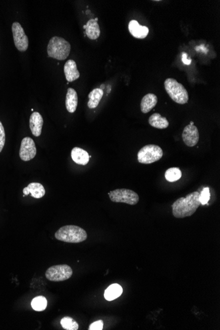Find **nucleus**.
I'll return each instance as SVG.
<instances>
[{
    "label": "nucleus",
    "mask_w": 220,
    "mask_h": 330,
    "mask_svg": "<svg viewBox=\"0 0 220 330\" xmlns=\"http://www.w3.org/2000/svg\"><path fill=\"white\" fill-rule=\"evenodd\" d=\"M200 193L195 191L179 198L172 205V213L176 219L191 217L201 206Z\"/></svg>",
    "instance_id": "obj_1"
},
{
    "label": "nucleus",
    "mask_w": 220,
    "mask_h": 330,
    "mask_svg": "<svg viewBox=\"0 0 220 330\" xmlns=\"http://www.w3.org/2000/svg\"><path fill=\"white\" fill-rule=\"evenodd\" d=\"M55 237L65 243H79L87 239V233L79 226L68 225L59 228L55 233Z\"/></svg>",
    "instance_id": "obj_2"
},
{
    "label": "nucleus",
    "mask_w": 220,
    "mask_h": 330,
    "mask_svg": "<svg viewBox=\"0 0 220 330\" xmlns=\"http://www.w3.org/2000/svg\"><path fill=\"white\" fill-rule=\"evenodd\" d=\"M71 45L63 38L54 37L50 40L47 47L48 56L54 59L65 60L69 55Z\"/></svg>",
    "instance_id": "obj_3"
},
{
    "label": "nucleus",
    "mask_w": 220,
    "mask_h": 330,
    "mask_svg": "<svg viewBox=\"0 0 220 330\" xmlns=\"http://www.w3.org/2000/svg\"><path fill=\"white\" fill-rule=\"evenodd\" d=\"M166 92L172 101L179 105H185L189 101V94L185 87L175 79L169 78L165 82Z\"/></svg>",
    "instance_id": "obj_4"
},
{
    "label": "nucleus",
    "mask_w": 220,
    "mask_h": 330,
    "mask_svg": "<svg viewBox=\"0 0 220 330\" xmlns=\"http://www.w3.org/2000/svg\"><path fill=\"white\" fill-rule=\"evenodd\" d=\"M163 149L159 146L148 145L142 148L137 155L139 163L150 165L160 161L163 157Z\"/></svg>",
    "instance_id": "obj_5"
},
{
    "label": "nucleus",
    "mask_w": 220,
    "mask_h": 330,
    "mask_svg": "<svg viewBox=\"0 0 220 330\" xmlns=\"http://www.w3.org/2000/svg\"><path fill=\"white\" fill-rule=\"evenodd\" d=\"M110 200L113 203H125L130 205H137L139 197L137 193L127 189H115L109 193Z\"/></svg>",
    "instance_id": "obj_6"
},
{
    "label": "nucleus",
    "mask_w": 220,
    "mask_h": 330,
    "mask_svg": "<svg viewBox=\"0 0 220 330\" xmlns=\"http://www.w3.org/2000/svg\"><path fill=\"white\" fill-rule=\"evenodd\" d=\"M73 275V270L66 265H55L46 272V277L51 281H63L69 279Z\"/></svg>",
    "instance_id": "obj_7"
},
{
    "label": "nucleus",
    "mask_w": 220,
    "mask_h": 330,
    "mask_svg": "<svg viewBox=\"0 0 220 330\" xmlns=\"http://www.w3.org/2000/svg\"><path fill=\"white\" fill-rule=\"evenodd\" d=\"M12 33L14 43L18 51L21 53L27 51L29 47V39L21 24L18 22L13 23L12 25Z\"/></svg>",
    "instance_id": "obj_8"
},
{
    "label": "nucleus",
    "mask_w": 220,
    "mask_h": 330,
    "mask_svg": "<svg viewBox=\"0 0 220 330\" xmlns=\"http://www.w3.org/2000/svg\"><path fill=\"white\" fill-rule=\"evenodd\" d=\"M37 155V147L35 142L31 137L24 138L21 141L19 157L23 161H31Z\"/></svg>",
    "instance_id": "obj_9"
},
{
    "label": "nucleus",
    "mask_w": 220,
    "mask_h": 330,
    "mask_svg": "<svg viewBox=\"0 0 220 330\" xmlns=\"http://www.w3.org/2000/svg\"><path fill=\"white\" fill-rule=\"evenodd\" d=\"M199 132L195 125L186 126L182 134V138L185 145L189 147H193L197 145L199 141Z\"/></svg>",
    "instance_id": "obj_10"
},
{
    "label": "nucleus",
    "mask_w": 220,
    "mask_h": 330,
    "mask_svg": "<svg viewBox=\"0 0 220 330\" xmlns=\"http://www.w3.org/2000/svg\"><path fill=\"white\" fill-rule=\"evenodd\" d=\"M30 129L32 134L35 137H38L41 135L44 120L43 116L39 112H33L30 117Z\"/></svg>",
    "instance_id": "obj_11"
},
{
    "label": "nucleus",
    "mask_w": 220,
    "mask_h": 330,
    "mask_svg": "<svg viewBox=\"0 0 220 330\" xmlns=\"http://www.w3.org/2000/svg\"><path fill=\"white\" fill-rule=\"evenodd\" d=\"M129 31L133 37L139 39H145L149 33V28L139 25L135 20L129 22Z\"/></svg>",
    "instance_id": "obj_12"
},
{
    "label": "nucleus",
    "mask_w": 220,
    "mask_h": 330,
    "mask_svg": "<svg viewBox=\"0 0 220 330\" xmlns=\"http://www.w3.org/2000/svg\"><path fill=\"white\" fill-rule=\"evenodd\" d=\"M66 80L68 82H73L79 79L80 73L77 69V64L73 59L68 60L63 68Z\"/></svg>",
    "instance_id": "obj_13"
},
{
    "label": "nucleus",
    "mask_w": 220,
    "mask_h": 330,
    "mask_svg": "<svg viewBox=\"0 0 220 330\" xmlns=\"http://www.w3.org/2000/svg\"><path fill=\"white\" fill-rule=\"evenodd\" d=\"M83 28L85 29L86 35L91 40H97L101 36V29L98 23V18L90 19Z\"/></svg>",
    "instance_id": "obj_14"
},
{
    "label": "nucleus",
    "mask_w": 220,
    "mask_h": 330,
    "mask_svg": "<svg viewBox=\"0 0 220 330\" xmlns=\"http://www.w3.org/2000/svg\"><path fill=\"white\" fill-rule=\"evenodd\" d=\"M24 195H29L31 194L32 197L35 199H41L45 195L46 191L44 186L39 183H30L27 187L23 189Z\"/></svg>",
    "instance_id": "obj_15"
},
{
    "label": "nucleus",
    "mask_w": 220,
    "mask_h": 330,
    "mask_svg": "<svg viewBox=\"0 0 220 330\" xmlns=\"http://www.w3.org/2000/svg\"><path fill=\"white\" fill-rule=\"evenodd\" d=\"M71 158L74 163L79 165H85L89 163L90 156L85 150L75 147L71 151Z\"/></svg>",
    "instance_id": "obj_16"
},
{
    "label": "nucleus",
    "mask_w": 220,
    "mask_h": 330,
    "mask_svg": "<svg viewBox=\"0 0 220 330\" xmlns=\"http://www.w3.org/2000/svg\"><path fill=\"white\" fill-rule=\"evenodd\" d=\"M78 106V95L75 89L69 88L67 89L65 99L66 109L69 113H74Z\"/></svg>",
    "instance_id": "obj_17"
},
{
    "label": "nucleus",
    "mask_w": 220,
    "mask_h": 330,
    "mask_svg": "<svg viewBox=\"0 0 220 330\" xmlns=\"http://www.w3.org/2000/svg\"><path fill=\"white\" fill-rule=\"evenodd\" d=\"M158 97L153 93L147 94L142 99L141 103V111L144 113H149L157 106Z\"/></svg>",
    "instance_id": "obj_18"
},
{
    "label": "nucleus",
    "mask_w": 220,
    "mask_h": 330,
    "mask_svg": "<svg viewBox=\"0 0 220 330\" xmlns=\"http://www.w3.org/2000/svg\"><path fill=\"white\" fill-rule=\"evenodd\" d=\"M149 123L152 127L159 129H165L169 127V121L161 114L155 113L149 117Z\"/></svg>",
    "instance_id": "obj_19"
},
{
    "label": "nucleus",
    "mask_w": 220,
    "mask_h": 330,
    "mask_svg": "<svg viewBox=\"0 0 220 330\" xmlns=\"http://www.w3.org/2000/svg\"><path fill=\"white\" fill-rule=\"evenodd\" d=\"M123 293V288L117 283L112 284L105 291V299L109 301H113L121 295Z\"/></svg>",
    "instance_id": "obj_20"
},
{
    "label": "nucleus",
    "mask_w": 220,
    "mask_h": 330,
    "mask_svg": "<svg viewBox=\"0 0 220 330\" xmlns=\"http://www.w3.org/2000/svg\"><path fill=\"white\" fill-rule=\"evenodd\" d=\"M103 95L104 91L103 89L97 88V89L93 90L89 95V101L88 103V107L89 109H96L99 106L102 99H103Z\"/></svg>",
    "instance_id": "obj_21"
},
{
    "label": "nucleus",
    "mask_w": 220,
    "mask_h": 330,
    "mask_svg": "<svg viewBox=\"0 0 220 330\" xmlns=\"http://www.w3.org/2000/svg\"><path fill=\"white\" fill-rule=\"evenodd\" d=\"M47 300L43 296H39L34 298L32 301V308L36 311H43L47 309Z\"/></svg>",
    "instance_id": "obj_22"
},
{
    "label": "nucleus",
    "mask_w": 220,
    "mask_h": 330,
    "mask_svg": "<svg viewBox=\"0 0 220 330\" xmlns=\"http://www.w3.org/2000/svg\"><path fill=\"white\" fill-rule=\"evenodd\" d=\"M182 173L178 167H171L165 171V177L169 182H175L181 179Z\"/></svg>",
    "instance_id": "obj_23"
},
{
    "label": "nucleus",
    "mask_w": 220,
    "mask_h": 330,
    "mask_svg": "<svg viewBox=\"0 0 220 330\" xmlns=\"http://www.w3.org/2000/svg\"><path fill=\"white\" fill-rule=\"evenodd\" d=\"M61 327L66 330H77L79 329V325L77 322L71 317H66L61 319Z\"/></svg>",
    "instance_id": "obj_24"
},
{
    "label": "nucleus",
    "mask_w": 220,
    "mask_h": 330,
    "mask_svg": "<svg viewBox=\"0 0 220 330\" xmlns=\"http://www.w3.org/2000/svg\"><path fill=\"white\" fill-rule=\"evenodd\" d=\"M210 198H211V193H210L209 188H205L201 194H200V201H201V205H205L206 204H208Z\"/></svg>",
    "instance_id": "obj_25"
},
{
    "label": "nucleus",
    "mask_w": 220,
    "mask_h": 330,
    "mask_svg": "<svg viewBox=\"0 0 220 330\" xmlns=\"http://www.w3.org/2000/svg\"><path fill=\"white\" fill-rule=\"evenodd\" d=\"M5 129L2 123L0 121V153H1L2 150H3L4 145H5Z\"/></svg>",
    "instance_id": "obj_26"
},
{
    "label": "nucleus",
    "mask_w": 220,
    "mask_h": 330,
    "mask_svg": "<svg viewBox=\"0 0 220 330\" xmlns=\"http://www.w3.org/2000/svg\"><path fill=\"white\" fill-rule=\"evenodd\" d=\"M104 323L103 321H98L92 324L89 327V330H103Z\"/></svg>",
    "instance_id": "obj_27"
},
{
    "label": "nucleus",
    "mask_w": 220,
    "mask_h": 330,
    "mask_svg": "<svg viewBox=\"0 0 220 330\" xmlns=\"http://www.w3.org/2000/svg\"><path fill=\"white\" fill-rule=\"evenodd\" d=\"M190 125H194V122L191 121V123H190Z\"/></svg>",
    "instance_id": "obj_28"
}]
</instances>
